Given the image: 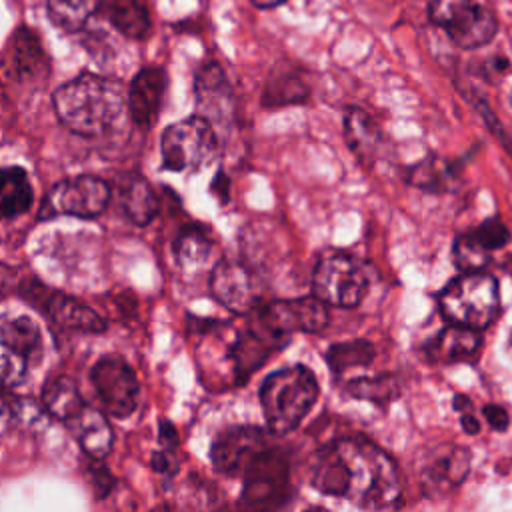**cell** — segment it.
<instances>
[{"label": "cell", "mask_w": 512, "mask_h": 512, "mask_svg": "<svg viewBox=\"0 0 512 512\" xmlns=\"http://www.w3.org/2000/svg\"><path fill=\"white\" fill-rule=\"evenodd\" d=\"M456 176H458V164L442 158L422 160L412 168H408L406 172V180L412 186L422 188L426 192H440V190L452 188Z\"/></svg>", "instance_id": "29"}, {"label": "cell", "mask_w": 512, "mask_h": 512, "mask_svg": "<svg viewBox=\"0 0 512 512\" xmlns=\"http://www.w3.org/2000/svg\"><path fill=\"white\" fill-rule=\"evenodd\" d=\"M346 392L350 396H354V398L386 406V404H390L400 394V384L390 374L362 376V378L350 380L346 384Z\"/></svg>", "instance_id": "32"}, {"label": "cell", "mask_w": 512, "mask_h": 512, "mask_svg": "<svg viewBox=\"0 0 512 512\" xmlns=\"http://www.w3.org/2000/svg\"><path fill=\"white\" fill-rule=\"evenodd\" d=\"M158 428H160V444H162V448H166V450H176V446H178V432H176V428H174V424L170 422V420H160V424H158Z\"/></svg>", "instance_id": "39"}, {"label": "cell", "mask_w": 512, "mask_h": 512, "mask_svg": "<svg viewBox=\"0 0 512 512\" xmlns=\"http://www.w3.org/2000/svg\"><path fill=\"white\" fill-rule=\"evenodd\" d=\"M214 250V242L200 226L184 228L174 240V256L184 272H196L206 266Z\"/></svg>", "instance_id": "27"}, {"label": "cell", "mask_w": 512, "mask_h": 512, "mask_svg": "<svg viewBox=\"0 0 512 512\" xmlns=\"http://www.w3.org/2000/svg\"><path fill=\"white\" fill-rule=\"evenodd\" d=\"M32 198V184L26 170L20 166H0V220L28 212Z\"/></svg>", "instance_id": "22"}, {"label": "cell", "mask_w": 512, "mask_h": 512, "mask_svg": "<svg viewBox=\"0 0 512 512\" xmlns=\"http://www.w3.org/2000/svg\"><path fill=\"white\" fill-rule=\"evenodd\" d=\"M164 92L166 74L158 66H146L132 78L126 92V104L132 122L140 130H148L154 126L162 106Z\"/></svg>", "instance_id": "16"}, {"label": "cell", "mask_w": 512, "mask_h": 512, "mask_svg": "<svg viewBox=\"0 0 512 512\" xmlns=\"http://www.w3.org/2000/svg\"><path fill=\"white\" fill-rule=\"evenodd\" d=\"M472 236L488 250H500L510 242V230L508 226L498 218V216H490L486 220H482V224L472 230Z\"/></svg>", "instance_id": "34"}, {"label": "cell", "mask_w": 512, "mask_h": 512, "mask_svg": "<svg viewBox=\"0 0 512 512\" xmlns=\"http://www.w3.org/2000/svg\"><path fill=\"white\" fill-rule=\"evenodd\" d=\"M98 12L128 38L140 40L150 30V18L140 0H98Z\"/></svg>", "instance_id": "24"}, {"label": "cell", "mask_w": 512, "mask_h": 512, "mask_svg": "<svg viewBox=\"0 0 512 512\" xmlns=\"http://www.w3.org/2000/svg\"><path fill=\"white\" fill-rule=\"evenodd\" d=\"M54 112L64 128L74 134L96 138L108 134L126 106L124 86L106 76L84 72L52 94Z\"/></svg>", "instance_id": "2"}, {"label": "cell", "mask_w": 512, "mask_h": 512, "mask_svg": "<svg viewBox=\"0 0 512 512\" xmlns=\"http://www.w3.org/2000/svg\"><path fill=\"white\" fill-rule=\"evenodd\" d=\"M120 206L130 222L146 226L158 214V198L154 188L142 176H128L120 186Z\"/></svg>", "instance_id": "23"}, {"label": "cell", "mask_w": 512, "mask_h": 512, "mask_svg": "<svg viewBox=\"0 0 512 512\" xmlns=\"http://www.w3.org/2000/svg\"><path fill=\"white\" fill-rule=\"evenodd\" d=\"M90 380L110 416L128 418L136 410L140 382L130 364L120 356H100L90 370Z\"/></svg>", "instance_id": "12"}, {"label": "cell", "mask_w": 512, "mask_h": 512, "mask_svg": "<svg viewBox=\"0 0 512 512\" xmlns=\"http://www.w3.org/2000/svg\"><path fill=\"white\" fill-rule=\"evenodd\" d=\"M454 264L460 272L484 270L490 262V252L472 236V232L460 234L452 246Z\"/></svg>", "instance_id": "33"}, {"label": "cell", "mask_w": 512, "mask_h": 512, "mask_svg": "<svg viewBox=\"0 0 512 512\" xmlns=\"http://www.w3.org/2000/svg\"><path fill=\"white\" fill-rule=\"evenodd\" d=\"M14 404V398H10L6 392H4V386L0 384V412L6 410V408H12Z\"/></svg>", "instance_id": "44"}, {"label": "cell", "mask_w": 512, "mask_h": 512, "mask_svg": "<svg viewBox=\"0 0 512 512\" xmlns=\"http://www.w3.org/2000/svg\"><path fill=\"white\" fill-rule=\"evenodd\" d=\"M42 350V330L32 318H0V384L18 386Z\"/></svg>", "instance_id": "10"}, {"label": "cell", "mask_w": 512, "mask_h": 512, "mask_svg": "<svg viewBox=\"0 0 512 512\" xmlns=\"http://www.w3.org/2000/svg\"><path fill=\"white\" fill-rule=\"evenodd\" d=\"M86 478H88L96 498H104L114 486V476L98 458H90V462L86 466Z\"/></svg>", "instance_id": "35"}, {"label": "cell", "mask_w": 512, "mask_h": 512, "mask_svg": "<svg viewBox=\"0 0 512 512\" xmlns=\"http://www.w3.org/2000/svg\"><path fill=\"white\" fill-rule=\"evenodd\" d=\"M252 322L290 342L296 332H322L330 322V314L326 304L312 294L290 300H272L266 304L262 302L252 312Z\"/></svg>", "instance_id": "9"}, {"label": "cell", "mask_w": 512, "mask_h": 512, "mask_svg": "<svg viewBox=\"0 0 512 512\" xmlns=\"http://www.w3.org/2000/svg\"><path fill=\"white\" fill-rule=\"evenodd\" d=\"M438 308L448 322L482 332L500 314L498 280L484 270L462 272L440 292Z\"/></svg>", "instance_id": "4"}, {"label": "cell", "mask_w": 512, "mask_h": 512, "mask_svg": "<svg viewBox=\"0 0 512 512\" xmlns=\"http://www.w3.org/2000/svg\"><path fill=\"white\" fill-rule=\"evenodd\" d=\"M318 380L306 366H288L272 372L260 386V406L266 426L282 436L300 426L318 398Z\"/></svg>", "instance_id": "3"}, {"label": "cell", "mask_w": 512, "mask_h": 512, "mask_svg": "<svg viewBox=\"0 0 512 512\" xmlns=\"http://www.w3.org/2000/svg\"><path fill=\"white\" fill-rule=\"evenodd\" d=\"M216 148V130L200 114L170 124L160 138L164 168L174 172H190L204 168L214 158Z\"/></svg>", "instance_id": "7"}, {"label": "cell", "mask_w": 512, "mask_h": 512, "mask_svg": "<svg viewBox=\"0 0 512 512\" xmlns=\"http://www.w3.org/2000/svg\"><path fill=\"white\" fill-rule=\"evenodd\" d=\"M510 104H512V94H510Z\"/></svg>", "instance_id": "47"}, {"label": "cell", "mask_w": 512, "mask_h": 512, "mask_svg": "<svg viewBox=\"0 0 512 512\" xmlns=\"http://www.w3.org/2000/svg\"><path fill=\"white\" fill-rule=\"evenodd\" d=\"M64 424L88 458L102 460L110 454L114 434L108 420L96 408L84 402Z\"/></svg>", "instance_id": "19"}, {"label": "cell", "mask_w": 512, "mask_h": 512, "mask_svg": "<svg viewBox=\"0 0 512 512\" xmlns=\"http://www.w3.org/2000/svg\"><path fill=\"white\" fill-rule=\"evenodd\" d=\"M256 8H262V10H270V8H276L288 0H250Z\"/></svg>", "instance_id": "43"}, {"label": "cell", "mask_w": 512, "mask_h": 512, "mask_svg": "<svg viewBox=\"0 0 512 512\" xmlns=\"http://www.w3.org/2000/svg\"><path fill=\"white\" fill-rule=\"evenodd\" d=\"M50 20L64 32H78L98 10V0H46Z\"/></svg>", "instance_id": "31"}, {"label": "cell", "mask_w": 512, "mask_h": 512, "mask_svg": "<svg viewBox=\"0 0 512 512\" xmlns=\"http://www.w3.org/2000/svg\"><path fill=\"white\" fill-rule=\"evenodd\" d=\"M310 484L320 494L366 510L392 508L402 496L396 462L364 436H344L322 446L312 458Z\"/></svg>", "instance_id": "1"}, {"label": "cell", "mask_w": 512, "mask_h": 512, "mask_svg": "<svg viewBox=\"0 0 512 512\" xmlns=\"http://www.w3.org/2000/svg\"><path fill=\"white\" fill-rule=\"evenodd\" d=\"M506 268H508V272H510V276H512V256L508 258V262H506Z\"/></svg>", "instance_id": "45"}, {"label": "cell", "mask_w": 512, "mask_h": 512, "mask_svg": "<svg viewBox=\"0 0 512 512\" xmlns=\"http://www.w3.org/2000/svg\"><path fill=\"white\" fill-rule=\"evenodd\" d=\"M10 52H12L14 74L20 80H34V78L46 74L48 58L42 50V44H40L38 36L32 30L20 28L12 36Z\"/></svg>", "instance_id": "25"}, {"label": "cell", "mask_w": 512, "mask_h": 512, "mask_svg": "<svg viewBox=\"0 0 512 512\" xmlns=\"http://www.w3.org/2000/svg\"><path fill=\"white\" fill-rule=\"evenodd\" d=\"M110 200V186L90 174L70 176L56 182L42 204V218L52 216H78V218H94L104 212Z\"/></svg>", "instance_id": "11"}, {"label": "cell", "mask_w": 512, "mask_h": 512, "mask_svg": "<svg viewBox=\"0 0 512 512\" xmlns=\"http://www.w3.org/2000/svg\"><path fill=\"white\" fill-rule=\"evenodd\" d=\"M42 310L62 328L86 334H98L106 330V320L88 304L62 292H46Z\"/></svg>", "instance_id": "20"}, {"label": "cell", "mask_w": 512, "mask_h": 512, "mask_svg": "<svg viewBox=\"0 0 512 512\" xmlns=\"http://www.w3.org/2000/svg\"><path fill=\"white\" fill-rule=\"evenodd\" d=\"M342 126L344 140L360 162L372 164L376 158H380L384 150V134L366 110L358 106L346 108Z\"/></svg>", "instance_id": "21"}, {"label": "cell", "mask_w": 512, "mask_h": 512, "mask_svg": "<svg viewBox=\"0 0 512 512\" xmlns=\"http://www.w3.org/2000/svg\"><path fill=\"white\" fill-rule=\"evenodd\" d=\"M482 416L488 422V426L494 428L496 432H504L510 424V416H508L506 408L500 404H486L482 408Z\"/></svg>", "instance_id": "36"}, {"label": "cell", "mask_w": 512, "mask_h": 512, "mask_svg": "<svg viewBox=\"0 0 512 512\" xmlns=\"http://www.w3.org/2000/svg\"><path fill=\"white\" fill-rule=\"evenodd\" d=\"M472 456L460 444H440L424 452L418 464V482L428 498L452 494L468 476Z\"/></svg>", "instance_id": "14"}, {"label": "cell", "mask_w": 512, "mask_h": 512, "mask_svg": "<svg viewBox=\"0 0 512 512\" xmlns=\"http://www.w3.org/2000/svg\"><path fill=\"white\" fill-rule=\"evenodd\" d=\"M270 446L268 434L258 426H230L222 430L210 448L212 466L224 476H242L248 464Z\"/></svg>", "instance_id": "15"}, {"label": "cell", "mask_w": 512, "mask_h": 512, "mask_svg": "<svg viewBox=\"0 0 512 512\" xmlns=\"http://www.w3.org/2000/svg\"><path fill=\"white\" fill-rule=\"evenodd\" d=\"M82 404H84L82 394H80L76 382L68 376L52 378L42 390L44 410L60 422L68 420Z\"/></svg>", "instance_id": "28"}, {"label": "cell", "mask_w": 512, "mask_h": 512, "mask_svg": "<svg viewBox=\"0 0 512 512\" xmlns=\"http://www.w3.org/2000/svg\"><path fill=\"white\" fill-rule=\"evenodd\" d=\"M152 468L162 474V476H172L176 470H178V460L174 458V450H156L152 454V460H150Z\"/></svg>", "instance_id": "37"}, {"label": "cell", "mask_w": 512, "mask_h": 512, "mask_svg": "<svg viewBox=\"0 0 512 512\" xmlns=\"http://www.w3.org/2000/svg\"><path fill=\"white\" fill-rule=\"evenodd\" d=\"M452 406H454V410H456V412H464V410L474 408V406H472V400H470L468 396H464V394H456V396H454Z\"/></svg>", "instance_id": "42"}, {"label": "cell", "mask_w": 512, "mask_h": 512, "mask_svg": "<svg viewBox=\"0 0 512 512\" xmlns=\"http://www.w3.org/2000/svg\"><path fill=\"white\" fill-rule=\"evenodd\" d=\"M508 346L512 348V332H510V338H508Z\"/></svg>", "instance_id": "46"}, {"label": "cell", "mask_w": 512, "mask_h": 512, "mask_svg": "<svg viewBox=\"0 0 512 512\" xmlns=\"http://www.w3.org/2000/svg\"><path fill=\"white\" fill-rule=\"evenodd\" d=\"M196 104L198 114L204 116L212 126L228 124L234 114L232 88L226 80L224 70L210 62L196 76ZM216 130V128H214Z\"/></svg>", "instance_id": "17"}, {"label": "cell", "mask_w": 512, "mask_h": 512, "mask_svg": "<svg viewBox=\"0 0 512 512\" xmlns=\"http://www.w3.org/2000/svg\"><path fill=\"white\" fill-rule=\"evenodd\" d=\"M310 96V88L306 80L296 70L276 68L262 90V106L278 108L290 104H302Z\"/></svg>", "instance_id": "26"}, {"label": "cell", "mask_w": 512, "mask_h": 512, "mask_svg": "<svg viewBox=\"0 0 512 512\" xmlns=\"http://www.w3.org/2000/svg\"><path fill=\"white\" fill-rule=\"evenodd\" d=\"M484 72L488 80L496 82L498 78H504L510 72V62L506 56H494L484 64Z\"/></svg>", "instance_id": "38"}, {"label": "cell", "mask_w": 512, "mask_h": 512, "mask_svg": "<svg viewBox=\"0 0 512 512\" xmlns=\"http://www.w3.org/2000/svg\"><path fill=\"white\" fill-rule=\"evenodd\" d=\"M212 296L234 314H252L264 300L260 276L240 260L222 258L210 272Z\"/></svg>", "instance_id": "13"}, {"label": "cell", "mask_w": 512, "mask_h": 512, "mask_svg": "<svg viewBox=\"0 0 512 512\" xmlns=\"http://www.w3.org/2000/svg\"><path fill=\"white\" fill-rule=\"evenodd\" d=\"M368 290V274L358 258L344 250L324 252L312 272V294L326 306L354 308Z\"/></svg>", "instance_id": "6"}, {"label": "cell", "mask_w": 512, "mask_h": 512, "mask_svg": "<svg viewBox=\"0 0 512 512\" xmlns=\"http://www.w3.org/2000/svg\"><path fill=\"white\" fill-rule=\"evenodd\" d=\"M460 414V426L466 434H478L480 432V420L478 416L474 414V408L470 410H464V412H458Z\"/></svg>", "instance_id": "40"}, {"label": "cell", "mask_w": 512, "mask_h": 512, "mask_svg": "<svg viewBox=\"0 0 512 512\" xmlns=\"http://www.w3.org/2000/svg\"><path fill=\"white\" fill-rule=\"evenodd\" d=\"M242 478V508H278L290 498V462L288 456L278 446H266L248 464Z\"/></svg>", "instance_id": "8"}, {"label": "cell", "mask_w": 512, "mask_h": 512, "mask_svg": "<svg viewBox=\"0 0 512 512\" xmlns=\"http://www.w3.org/2000/svg\"><path fill=\"white\" fill-rule=\"evenodd\" d=\"M376 356V348L368 340H348V342H336L326 350V362L332 368V372L342 374L352 368L370 366Z\"/></svg>", "instance_id": "30"}, {"label": "cell", "mask_w": 512, "mask_h": 512, "mask_svg": "<svg viewBox=\"0 0 512 512\" xmlns=\"http://www.w3.org/2000/svg\"><path fill=\"white\" fill-rule=\"evenodd\" d=\"M428 18L462 50L482 48L498 32L494 12L480 0H430Z\"/></svg>", "instance_id": "5"}, {"label": "cell", "mask_w": 512, "mask_h": 512, "mask_svg": "<svg viewBox=\"0 0 512 512\" xmlns=\"http://www.w3.org/2000/svg\"><path fill=\"white\" fill-rule=\"evenodd\" d=\"M212 192L216 194V196H220L222 200H226V192H228V180L224 178V174L220 172L218 174V178L212 182Z\"/></svg>", "instance_id": "41"}, {"label": "cell", "mask_w": 512, "mask_h": 512, "mask_svg": "<svg viewBox=\"0 0 512 512\" xmlns=\"http://www.w3.org/2000/svg\"><path fill=\"white\" fill-rule=\"evenodd\" d=\"M482 346L480 330L448 324L438 334H434L424 346L422 356L430 364H458V362H472Z\"/></svg>", "instance_id": "18"}]
</instances>
